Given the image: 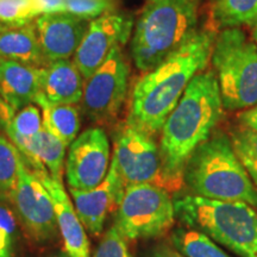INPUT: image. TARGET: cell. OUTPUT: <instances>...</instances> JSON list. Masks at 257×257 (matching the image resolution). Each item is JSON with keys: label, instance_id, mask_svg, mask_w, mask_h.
<instances>
[{"label": "cell", "instance_id": "6da1fadb", "mask_svg": "<svg viewBox=\"0 0 257 257\" xmlns=\"http://www.w3.org/2000/svg\"><path fill=\"white\" fill-rule=\"evenodd\" d=\"M216 32L199 30L184 47L135 83L127 123L155 136L184 94L191 80L206 69Z\"/></svg>", "mask_w": 257, "mask_h": 257}, {"label": "cell", "instance_id": "7a4b0ae2", "mask_svg": "<svg viewBox=\"0 0 257 257\" xmlns=\"http://www.w3.org/2000/svg\"><path fill=\"white\" fill-rule=\"evenodd\" d=\"M223 101L213 70L198 73L161 128L160 155L166 178L175 191L184 182L187 161L213 134L223 115Z\"/></svg>", "mask_w": 257, "mask_h": 257}, {"label": "cell", "instance_id": "3957f363", "mask_svg": "<svg viewBox=\"0 0 257 257\" xmlns=\"http://www.w3.org/2000/svg\"><path fill=\"white\" fill-rule=\"evenodd\" d=\"M198 0H146L131 35L135 67L149 72L199 31Z\"/></svg>", "mask_w": 257, "mask_h": 257}, {"label": "cell", "instance_id": "277c9868", "mask_svg": "<svg viewBox=\"0 0 257 257\" xmlns=\"http://www.w3.org/2000/svg\"><path fill=\"white\" fill-rule=\"evenodd\" d=\"M184 181L198 197L245 202L257 210V186L223 131L212 134L193 152L185 167Z\"/></svg>", "mask_w": 257, "mask_h": 257}, {"label": "cell", "instance_id": "5b68a950", "mask_svg": "<svg viewBox=\"0 0 257 257\" xmlns=\"http://www.w3.org/2000/svg\"><path fill=\"white\" fill-rule=\"evenodd\" d=\"M175 214L239 257H257V211L240 201L186 195L174 202Z\"/></svg>", "mask_w": 257, "mask_h": 257}, {"label": "cell", "instance_id": "8992f818", "mask_svg": "<svg viewBox=\"0 0 257 257\" xmlns=\"http://www.w3.org/2000/svg\"><path fill=\"white\" fill-rule=\"evenodd\" d=\"M211 63L224 108L238 111L257 105V46L242 29H223L217 35Z\"/></svg>", "mask_w": 257, "mask_h": 257}, {"label": "cell", "instance_id": "52a82bcc", "mask_svg": "<svg viewBox=\"0 0 257 257\" xmlns=\"http://www.w3.org/2000/svg\"><path fill=\"white\" fill-rule=\"evenodd\" d=\"M115 214V226L126 240L154 238L172 229L175 206L167 189L152 184L128 185Z\"/></svg>", "mask_w": 257, "mask_h": 257}, {"label": "cell", "instance_id": "ba28073f", "mask_svg": "<svg viewBox=\"0 0 257 257\" xmlns=\"http://www.w3.org/2000/svg\"><path fill=\"white\" fill-rule=\"evenodd\" d=\"M130 64L123 47H115L107 59L85 80L81 107L92 121L107 123L117 117L128 92Z\"/></svg>", "mask_w": 257, "mask_h": 257}, {"label": "cell", "instance_id": "9c48e42d", "mask_svg": "<svg viewBox=\"0 0 257 257\" xmlns=\"http://www.w3.org/2000/svg\"><path fill=\"white\" fill-rule=\"evenodd\" d=\"M112 160L125 186L152 184L168 192L175 191L174 186L163 172L160 148L154 136L127 121L115 136Z\"/></svg>", "mask_w": 257, "mask_h": 257}, {"label": "cell", "instance_id": "30bf717a", "mask_svg": "<svg viewBox=\"0 0 257 257\" xmlns=\"http://www.w3.org/2000/svg\"><path fill=\"white\" fill-rule=\"evenodd\" d=\"M69 147L64 166L69 189L89 191L100 185L110 168V141L104 128L88 127Z\"/></svg>", "mask_w": 257, "mask_h": 257}, {"label": "cell", "instance_id": "8fae6325", "mask_svg": "<svg viewBox=\"0 0 257 257\" xmlns=\"http://www.w3.org/2000/svg\"><path fill=\"white\" fill-rule=\"evenodd\" d=\"M134 18L125 12H108L93 19L74 54L73 61L83 79H88L115 47H123L131 38Z\"/></svg>", "mask_w": 257, "mask_h": 257}, {"label": "cell", "instance_id": "7c38bea8", "mask_svg": "<svg viewBox=\"0 0 257 257\" xmlns=\"http://www.w3.org/2000/svg\"><path fill=\"white\" fill-rule=\"evenodd\" d=\"M10 201L14 204L25 229L37 242H46L55 236L59 226L53 200L25 160Z\"/></svg>", "mask_w": 257, "mask_h": 257}, {"label": "cell", "instance_id": "4fadbf2b", "mask_svg": "<svg viewBox=\"0 0 257 257\" xmlns=\"http://www.w3.org/2000/svg\"><path fill=\"white\" fill-rule=\"evenodd\" d=\"M125 187L126 186L112 160L107 174L100 185L89 191L69 189L76 214L89 233L100 236L106 218L119 206Z\"/></svg>", "mask_w": 257, "mask_h": 257}, {"label": "cell", "instance_id": "5bb4252c", "mask_svg": "<svg viewBox=\"0 0 257 257\" xmlns=\"http://www.w3.org/2000/svg\"><path fill=\"white\" fill-rule=\"evenodd\" d=\"M91 21L76 16L59 14L41 15L34 21L42 53L48 63L69 60L76 53Z\"/></svg>", "mask_w": 257, "mask_h": 257}, {"label": "cell", "instance_id": "9a60e30c", "mask_svg": "<svg viewBox=\"0 0 257 257\" xmlns=\"http://www.w3.org/2000/svg\"><path fill=\"white\" fill-rule=\"evenodd\" d=\"M35 172V170H34ZM50 194L56 212L59 231L62 236L66 252L69 257H92L91 245L83 224L76 214L72 200L62 180L53 178L48 172H35Z\"/></svg>", "mask_w": 257, "mask_h": 257}, {"label": "cell", "instance_id": "2e32d148", "mask_svg": "<svg viewBox=\"0 0 257 257\" xmlns=\"http://www.w3.org/2000/svg\"><path fill=\"white\" fill-rule=\"evenodd\" d=\"M41 88V68L0 57V95L19 111L34 104Z\"/></svg>", "mask_w": 257, "mask_h": 257}, {"label": "cell", "instance_id": "e0dca14e", "mask_svg": "<svg viewBox=\"0 0 257 257\" xmlns=\"http://www.w3.org/2000/svg\"><path fill=\"white\" fill-rule=\"evenodd\" d=\"M83 83L85 79L72 59L54 61L41 68L40 93L53 102L80 104Z\"/></svg>", "mask_w": 257, "mask_h": 257}, {"label": "cell", "instance_id": "ac0fdd59", "mask_svg": "<svg viewBox=\"0 0 257 257\" xmlns=\"http://www.w3.org/2000/svg\"><path fill=\"white\" fill-rule=\"evenodd\" d=\"M0 57L37 68L47 66L34 22L21 27L0 28Z\"/></svg>", "mask_w": 257, "mask_h": 257}, {"label": "cell", "instance_id": "d6986e66", "mask_svg": "<svg viewBox=\"0 0 257 257\" xmlns=\"http://www.w3.org/2000/svg\"><path fill=\"white\" fill-rule=\"evenodd\" d=\"M34 104L41 108L43 127L62 141L64 146L69 147L78 137L81 126L79 108L75 105L48 100L41 93L37 94Z\"/></svg>", "mask_w": 257, "mask_h": 257}, {"label": "cell", "instance_id": "ffe728a7", "mask_svg": "<svg viewBox=\"0 0 257 257\" xmlns=\"http://www.w3.org/2000/svg\"><path fill=\"white\" fill-rule=\"evenodd\" d=\"M173 248L186 257H231L210 237L191 227H179L172 233Z\"/></svg>", "mask_w": 257, "mask_h": 257}, {"label": "cell", "instance_id": "44dd1931", "mask_svg": "<svg viewBox=\"0 0 257 257\" xmlns=\"http://www.w3.org/2000/svg\"><path fill=\"white\" fill-rule=\"evenodd\" d=\"M213 19L221 29L252 25L257 21V0H213Z\"/></svg>", "mask_w": 257, "mask_h": 257}, {"label": "cell", "instance_id": "7402d4cb", "mask_svg": "<svg viewBox=\"0 0 257 257\" xmlns=\"http://www.w3.org/2000/svg\"><path fill=\"white\" fill-rule=\"evenodd\" d=\"M24 157L11 141L0 136V199L9 200L17 186Z\"/></svg>", "mask_w": 257, "mask_h": 257}, {"label": "cell", "instance_id": "603a6c76", "mask_svg": "<svg viewBox=\"0 0 257 257\" xmlns=\"http://www.w3.org/2000/svg\"><path fill=\"white\" fill-rule=\"evenodd\" d=\"M230 140L237 159L257 186V133L239 125L231 131Z\"/></svg>", "mask_w": 257, "mask_h": 257}, {"label": "cell", "instance_id": "cb8c5ba5", "mask_svg": "<svg viewBox=\"0 0 257 257\" xmlns=\"http://www.w3.org/2000/svg\"><path fill=\"white\" fill-rule=\"evenodd\" d=\"M43 128L42 112L38 106L30 104L16 112L11 124L6 127L4 134L16 144L23 138H31Z\"/></svg>", "mask_w": 257, "mask_h": 257}, {"label": "cell", "instance_id": "d4e9b609", "mask_svg": "<svg viewBox=\"0 0 257 257\" xmlns=\"http://www.w3.org/2000/svg\"><path fill=\"white\" fill-rule=\"evenodd\" d=\"M38 16L32 0H0V28L32 23Z\"/></svg>", "mask_w": 257, "mask_h": 257}, {"label": "cell", "instance_id": "484cf974", "mask_svg": "<svg viewBox=\"0 0 257 257\" xmlns=\"http://www.w3.org/2000/svg\"><path fill=\"white\" fill-rule=\"evenodd\" d=\"M63 3L64 12L88 21L117 10V0H63Z\"/></svg>", "mask_w": 257, "mask_h": 257}, {"label": "cell", "instance_id": "4316f807", "mask_svg": "<svg viewBox=\"0 0 257 257\" xmlns=\"http://www.w3.org/2000/svg\"><path fill=\"white\" fill-rule=\"evenodd\" d=\"M93 257H133L127 246V240L113 225L106 231Z\"/></svg>", "mask_w": 257, "mask_h": 257}, {"label": "cell", "instance_id": "83f0119b", "mask_svg": "<svg viewBox=\"0 0 257 257\" xmlns=\"http://www.w3.org/2000/svg\"><path fill=\"white\" fill-rule=\"evenodd\" d=\"M32 3L40 16L64 12L63 0H32Z\"/></svg>", "mask_w": 257, "mask_h": 257}, {"label": "cell", "instance_id": "f1b7e54d", "mask_svg": "<svg viewBox=\"0 0 257 257\" xmlns=\"http://www.w3.org/2000/svg\"><path fill=\"white\" fill-rule=\"evenodd\" d=\"M16 111L11 105L5 101V99L0 95V131L6 130V127L11 124L12 119H14Z\"/></svg>", "mask_w": 257, "mask_h": 257}, {"label": "cell", "instance_id": "f546056e", "mask_svg": "<svg viewBox=\"0 0 257 257\" xmlns=\"http://www.w3.org/2000/svg\"><path fill=\"white\" fill-rule=\"evenodd\" d=\"M0 257H12L11 231L0 224Z\"/></svg>", "mask_w": 257, "mask_h": 257}, {"label": "cell", "instance_id": "4dcf8cb0", "mask_svg": "<svg viewBox=\"0 0 257 257\" xmlns=\"http://www.w3.org/2000/svg\"><path fill=\"white\" fill-rule=\"evenodd\" d=\"M239 125L250 128V130L257 133V105L243 111L238 115Z\"/></svg>", "mask_w": 257, "mask_h": 257}, {"label": "cell", "instance_id": "1f68e13d", "mask_svg": "<svg viewBox=\"0 0 257 257\" xmlns=\"http://www.w3.org/2000/svg\"><path fill=\"white\" fill-rule=\"evenodd\" d=\"M150 257H186V256L182 255V253H180L175 248H172V246L162 244V245L156 246Z\"/></svg>", "mask_w": 257, "mask_h": 257}, {"label": "cell", "instance_id": "d6a6232c", "mask_svg": "<svg viewBox=\"0 0 257 257\" xmlns=\"http://www.w3.org/2000/svg\"><path fill=\"white\" fill-rule=\"evenodd\" d=\"M252 37H253V42H255L257 46V21L252 24Z\"/></svg>", "mask_w": 257, "mask_h": 257}, {"label": "cell", "instance_id": "836d02e7", "mask_svg": "<svg viewBox=\"0 0 257 257\" xmlns=\"http://www.w3.org/2000/svg\"><path fill=\"white\" fill-rule=\"evenodd\" d=\"M51 257H69V256L67 255V253H64V252H60V253H57V255H54Z\"/></svg>", "mask_w": 257, "mask_h": 257}]
</instances>
